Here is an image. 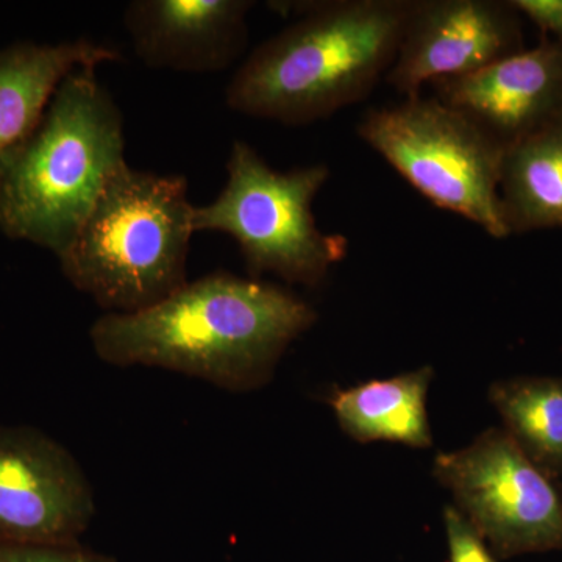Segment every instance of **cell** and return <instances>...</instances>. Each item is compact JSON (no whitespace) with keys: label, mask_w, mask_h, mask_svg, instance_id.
<instances>
[{"label":"cell","mask_w":562,"mask_h":562,"mask_svg":"<svg viewBox=\"0 0 562 562\" xmlns=\"http://www.w3.org/2000/svg\"><path fill=\"white\" fill-rule=\"evenodd\" d=\"M431 85L438 101L506 150L562 116V44L543 36L532 49Z\"/></svg>","instance_id":"10"},{"label":"cell","mask_w":562,"mask_h":562,"mask_svg":"<svg viewBox=\"0 0 562 562\" xmlns=\"http://www.w3.org/2000/svg\"><path fill=\"white\" fill-rule=\"evenodd\" d=\"M519 11L498 0H414L387 83L405 98L524 50Z\"/></svg>","instance_id":"9"},{"label":"cell","mask_w":562,"mask_h":562,"mask_svg":"<svg viewBox=\"0 0 562 562\" xmlns=\"http://www.w3.org/2000/svg\"><path fill=\"white\" fill-rule=\"evenodd\" d=\"M432 376V368L424 366L391 379L335 390L327 402L339 428L353 441H387L428 449L432 446L427 412Z\"/></svg>","instance_id":"13"},{"label":"cell","mask_w":562,"mask_h":562,"mask_svg":"<svg viewBox=\"0 0 562 562\" xmlns=\"http://www.w3.org/2000/svg\"><path fill=\"white\" fill-rule=\"evenodd\" d=\"M446 527L449 562H498L487 543L483 541L471 524L468 522L460 509L447 505L442 513Z\"/></svg>","instance_id":"17"},{"label":"cell","mask_w":562,"mask_h":562,"mask_svg":"<svg viewBox=\"0 0 562 562\" xmlns=\"http://www.w3.org/2000/svg\"><path fill=\"white\" fill-rule=\"evenodd\" d=\"M432 475L501 560L562 549V494L501 428L436 454Z\"/></svg>","instance_id":"7"},{"label":"cell","mask_w":562,"mask_h":562,"mask_svg":"<svg viewBox=\"0 0 562 562\" xmlns=\"http://www.w3.org/2000/svg\"><path fill=\"white\" fill-rule=\"evenodd\" d=\"M125 165L121 110L95 68L74 70L35 131L0 161V231L60 257Z\"/></svg>","instance_id":"3"},{"label":"cell","mask_w":562,"mask_h":562,"mask_svg":"<svg viewBox=\"0 0 562 562\" xmlns=\"http://www.w3.org/2000/svg\"><path fill=\"white\" fill-rule=\"evenodd\" d=\"M501 202L509 235L562 228V116L503 151Z\"/></svg>","instance_id":"14"},{"label":"cell","mask_w":562,"mask_h":562,"mask_svg":"<svg viewBox=\"0 0 562 562\" xmlns=\"http://www.w3.org/2000/svg\"><path fill=\"white\" fill-rule=\"evenodd\" d=\"M117 60L120 52L87 38L0 50V161L35 131L70 72Z\"/></svg>","instance_id":"12"},{"label":"cell","mask_w":562,"mask_h":562,"mask_svg":"<svg viewBox=\"0 0 562 562\" xmlns=\"http://www.w3.org/2000/svg\"><path fill=\"white\" fill-rule=\"evenodd\" d=\"M94 492L72 453L38 428L0 427V541L81 543Z\"/></svg>","instance_id":"8"},{"label":"cell","mask_w":562,"mask_h":562,"mask_svg":"<svg viewBox=\"0 0 562 562\" xmlns=\"http://www.w3.org/2000/svg\"><path fill=\"white\" fill-rule=\"evenodd\" d=\"M0 562H117L81 543H31L0 541Z\"/></svg>","instance_id":"16"},{"label":"cell","mask_w":562,"mask_h":562,"mask_svg":"<svg viewBox=\"0 0 562 562\" xmlns=\"http://www.w3.org/2000/svg\"><path fill=\"white\" fill-rule=\"evenodd\" d=\"M487 397L506 435L543 472L562 475V379L516 376L492 384Z\"/></svg>","instance_id":"15"},{"label":"cell","mask_w":562,"mask_h":562,"mask_svg":"<svg viewBox=\"0 0 562 562\" xmlns=\"http://www.w3.org/2000/svg\"><path fill=\"white\" fill-rule=\"evenodd\" d=\"M316 321L294 292L220 271L144 312L103 314L90 338L111 366L160 368L246 392L271 382L284 351Z\"/></svg>","instance_id":"1"},{"label":"cell","mask_w":562,"mask_h":562,"mask_svg":"<svg viewBox=\"0 0 562 562\" xmlns=\"http://www.w3.org/2000/svg\"><path fill=\"white\" fill-rule=\"evenodd\" d=\"M250 0H133L124 25L151 69L206 74L231 68L247 46Z\"/></svg>","instance_id":"11"},{"label":"cell","mask_w":562,"mask_h":562,"mask_svg":"<svg viewBox=\"0 0 562 562\" xmlns=\"http://www.w3.org/2000/svg\"><path fill=\"white\" fill-rule=\"evenodd\" d=\"M227 173L221 194L209 205L194 206L192 228L232 236L251 279L273 273L313 288L346 258V236L322 232L313 213L317 192L330 179L327 165L277 171L238 139Z\"/></svg>","instance_id":"5"},{"label":"cell","mask_w":562,"mask_h":562,"mask_svg":"<svg viewBox=\"0 0 562 562\" xmlns=\"http://www.w3.org/2000/svg\"><path fill=\"white\" fill-rule=\"evenodd\" d=\"M512 5L562 44V0H513Z\"/></svg>","instance_id":"18"},{"label":"cell","mask_w":562,"mask_h":562,"mask_svg":"<svg viewBox=\"0 0 562 562\" xmlns=\"http://www.w3.org/2000/svg\"><path fill=\"white\" fill-rule=\"evenodd\" d=\"M294 5L299 20L236 70L225 92L232 110L305 125L364 101L394 65L414 0Z\"/></svg>","instance_id":"2"},{"label":"cell","mask_w":562,"mask_h":562,"mask_svg":"<svg viewBox=\"0 0 562 562\" xmlns=\"http://www.w3.org/2000/svg\"><path fill=\"white\" fill-rule=\"evenodd\" d=\"M192 211L183 176L125 165L58 257L61 272L106 313L151 308L188 283Z\"/></svg>","instance_id":"4"},{"label":"cell","mask_w":562,"mask_h":562,"mask_svg":"<svg viewBox=\"0 0 562 562\" xmlns=\"http://www.w3.org/2000/svg\"><path fill=\"white\" fill-rule=\"evenodd\" d=\"M358 135L438 209L509 236L501 202L503 150L471 120L436 98L369 110Z\"/></svg>","instance_id":"6"}]
</instances>
